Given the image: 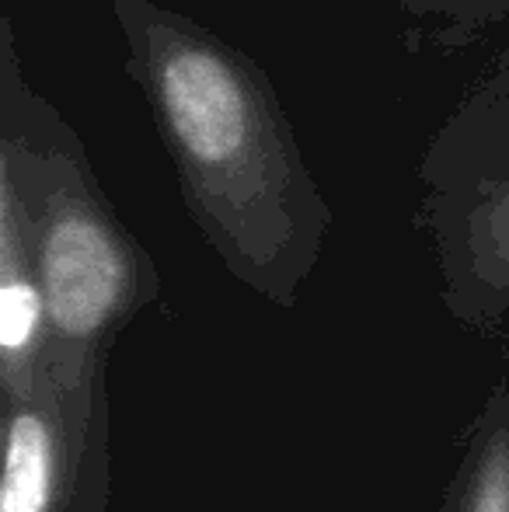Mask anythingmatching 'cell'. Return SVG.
Returning a JSON list of instances; mask_svg holds the SVG:
<instances>
[{"label":"cell","instance_id":"277c9868","mask_svg":"<svg viewBox=\"0 0 509 512\" xmlns=\"http://www.w3.org/2000/svg\"><path fill=\"white\" fill-rule=\"evenodd\" d=\"M443 512H509V394L496 391L478 418Z\"/></svg>","mask_w":509,"mask_h":512},{"label":"cell","instance_id":"3957f363","mask_svg":"<svg viewBox=\"0 0 509 512\" xmlns=\"http://www.w3.org/2000/svg\"><path fill=\"white\" fill-rule=\"evenodd\" d=\"M70 450L56 401L42 387L25 405L4 401L0 512H70Z\"/></svg>","mask_w":509,"mask_h":512},{"label":"cell","instance_id":"7a4b0ae2","mask_svg":"<svg viewBox=\"0 0 509 512\" xmlns=\"http://www.w3.org/2000/svg\"><path fill=\"white\" fill-rule=\"evenodd\" d=\"M46 304L28 223L21 227L7 192L0 220V391L11 405L35 401L42 391Z\"/></svg>","mask_w":509,"mask_h":512},{"label":"cell","instance_id":"6da1fadb","mask_svg":"<svg viewBox=\"0 0 509 512\" xmlns=\"http://www.w3.org/2000/svg\"><path fill=\"white\" fill-rule=\"evenodd\" d=\"M157 98L178 150L196 168L203 189L210 182L234 185L248 171V133L258 112L241 74L220 53L203 46H178L161 56Z\"/></svg>","mask_w":509,"mask_h":512}]
</instances>
